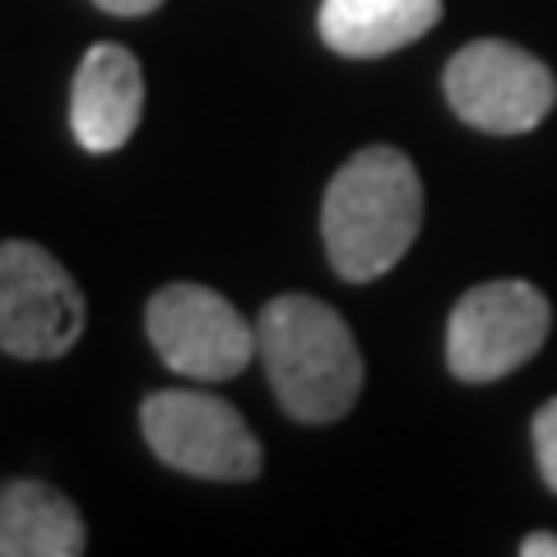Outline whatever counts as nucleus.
<instances>
[{
	"label": "nucleus",
	"mask_w": 557,
	"mask_h": 557,
	"mask_svg": "<svg viewBox=\"0 0 557 557\" xmlns=\"http://www.w3.org/2000/svg\"><path fill=\"white\" fill-rule=\"evenodd\" d=\"M145 112V75L126 47L98 42L84 51L75 89H70V131L89 153L121 149Z\"/></svg>",
	"instance_id": "nucleus-8"
},
{
	"label": "nucleus",
	"mask_w": 557,
	"mask_h": 557,
	"mask_svg": "<svg viewBox=\"0 0 557 557\" xmlns=\"http://www.w3.org/2000/svg\"><path fill=\"white\" fill-rule=\"evenodd\" d=\"M260 362L270 372L274 399L298 423H335L362 395V354L354 330L335 307L307 293H284L265 302L256 321Z\"/></svg>",
	"instance_id": "nucleus-2"
},
{
	"label": "nucleus",
	"mask_w": 557,
	"mask_h": 557,
	"mask_svg": "<svg viewBox=\"0 0 557 557\" xmlns=\"http://www.w3.org/2000/svg\"><path fill=\"white\" fill-rule=\"evenodd\" d=\"M94 5L108 10V14H126V20H135V14H153L163 0H94Z\"/></svg>",
	"instance_id": "nucleus-12"
},
{
	"label": "nucleus",
	"mask_w": 557,
	"mask_h": 557,
	"mask_svg": "<svg viewBox=\"0 0 557 557\" xmlns=\"http://www.w3.org/2000/svg\"><path fill=\"white\" fill-rule=\"evenodd\" d=\"M520 557H557V534H530L520 544Z\"/></svg>",
	"instance_id": "nucleus-13"
},
{
	"label": "nucleus",
	"mask_w": 557,
	"mask_h": 557,
	"mask_svg": "<svg viewBox=\"0 0 557 557\" xmlns=\"http://www.w3.org/2000/svg\"><path fill=\"white\" fill-rule=\"evenodd\" d=\"M423 228V182L418 168L391 145L354 153L321 205L325 256L348 284H372L395 270Z\"/></svg>",
	"instance_id": "nucleus-1"
},
{
	"label": "nucleus",
	"mask_w": 557,
	"mask_h": 557,
	"mask_svg": "<svg viewBox=\"0 0 557 557\" xmlns=\"http://www.w3.org/2000/svg\"><path fill=\"white\" fill-rule=\"evenodd\" d=\"M84 293L38 242H0V348L10 358H61L84 335Z\"/></svg>",
	"instance_id": "nucleus-5"
},
{
	"label": "nucleus",
	"mask_w": 557,
	"mask_h": 557,
	"mask_svg": "<svg viewBox=\"0 0 557 557\" xmlns=\"http://www.w3.org/2000/svg\"><path fill=\"white\" fill-rule=\"evenodd\" d=\"M442 20V0H321V38L339 57H391Z\"/></svg>",
	"instance_id": "nucleus-9"
},
{
	"label": "nucleus",
	"mask_w": 557,
	"mask_h": 557,
	"mask_svg": "<svg viewBox=\"0 0 557 557\" xmlns=\"http://www.w3.org/2000/svg\"><path fill=\"white\" fill-rule=\"evenodd\" d=\"M89 544L79 511L47 483L0 487V557H75Z\"/></svg>",
	"instance_id": "nucleus-10"
},
{
	"label": "nucleus",
	"mask_w": 557,
	"mask_h": 557,
	"mask_svg": "<svg viewBox=\"0 0 557 557\" xmlns=\"http://www.w3.org/2000/svg\"><path fill=\"white\" fill-rule=\"evenodd\" d=\"M553 330V307L525 278H493L469 288L450 311L446 362L469 386L511 376L544 348Z\"/></svg>",
	"instance_id": "nucleus-3"
},
{
	"label": "nucleus",
	"mask_w": 557,
	"mask_h": 557,
	"mask_svg": "<svg viewBox=\"0 0 557 557\" xmlns=\"http://www.w3.org/2000/svg\"><path fill=\"white\" fill-rule=\"evenodd\" d=\"M139 428H145L149 450L163 465L196 479L219 483H251L260 474V442L242 413L219 395L205 391H159L139 405Z\"/></svg>",
	"instance_id": "nucleus-4"
},
{
	"label": "nucleus",
	"mask_w": 557,
	"mask_h": 557,
	"mask_svg": "<svg viewBox=\"0 0 557 557\" xmlns=\"http://www.w3.org/2000/svg\"><path fill=\"white\" fill-rule=\"evenodd\" d=\"M149 339L172 372L190 381H228L260 358L256 325L205 284H168L145 311Z\"/></svg>",
	"instance_id": "nucleus-7"
},
{
	"label": "nucleus",
	"mask_w": 557,
	"mask_h": 557,
	"mask_svg": "<svg viewBox=\"0 0 557 557\" xmlns=\"http://www.w3.org/2000/svg\"><path fill=\"white\" fill-rule=\"evenodd\" d=\"M534 456H539V474L557 493V399H548L534 413Z\"/></svg>",
	"instance_id": "nucleus-11"
},
{
	"label": "nucleus",
	"mask_w": 557,
	"mask_h": 557,
	"mask_svg": "<svg viewBox=\"0 0 557 557\" xmlns=\"http://www.w3.org/2000/svg\"><path fill=\"white\" fill-rule=\"evenodd\" d=\"M446 102L460 121L487 135H525L553 112V70L516 42H469L446 65Z\"/></svg>",
	"instance_id": "nucleus-6"
}]
</instances>
